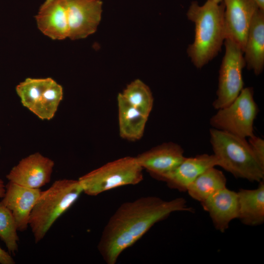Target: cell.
<instances>
[{"label":"cell","instance_id":"obj_9","mask_svg":"<svg viewBox=\"0 0 264 264\" xmlns=\"http://www.w3.org/2000/svg\"><path fill=\"white\" fill-rule=\"evenodd\" d=\"M68 24V38L84 39L94 33L101 21V0H65Z\"/></svg>","mask_w":264,"mask_h":264},{"label":"cell","instance_id":"obj_7","mask_svg":"<svg viewBox=\"0 0 264 264\" xmlns=\"http://www.w3.org/2000/svg\"><path fill=\"white\" fill-rule=\"evenodd\" d=\"M225 54L220 66L217 98L212 105L215 109L225 107L230 104L243 88L242 70L245 66L243 53L232 41L224 42Z\"/></svg>","mask_w":264,"mask_h":264},{"label":"cell","instance_id":"obj_22","mask_svg":"<svg viewBox=\"0 0 264 264\" xmlns=\"http://www.w3.org/2000/svg\"><path fill=\"white\" fill-rule=\"evenodd\" d=\"M63 95L62 86L53 80L43 92L32 112L43 120L52 119L62 100Z\"/></svg>","mask_w":264,"mask_h":264},{"label":"cell","instance_id":"obj_3","mask_svg":"<svg viewBox=\"0 0 264 264\" xmlns=\"http://www.w3.org/2000/svg\"><path fill=\"white\" fill-rule=\"evenodd\" d=\"M210 143L218 166L234 176L251 182L264 180V166L258 161L246 138L210 130Z\"/></svg>","mask_w":264,"mask_h":264},{"label":"cell","instance_id":"obj_14","mask_svg":"<svg viewBox=\"0 0 264 264\" xmlns=\"http://www.w3.org/2000/svg\"><path fill=\"white\" fill-rule=\"evenodd\" d=\"M201 204L208 213L215 228L221 232L226 230L230 222L238 218L237 192L226 187L210 196Z\"/></svg>","mask_w":264,"mask_h":264},{"label":"cell","instance_id":"obj_2","mask_svg":"<svg viewBox=\"0 0 264 264\" xmlns=\"http://www.w3.org/2000/svg\"><path fill=\"white\" fill-rule=\"evenodd\" d=\"M224 4L207 0L200 5L193 1L187 11V19L194 23L195 38L187 49L194 66L201 69L221 51L225 40Z\"/></svg>","mask_w":264,"mask_h":264},{"label":"cell","instance_id":"obj_16","mask_svg":"<svg viewBox=\"0 0 264 264\" xmlns=\"http://www.w3.org/2000/svg\"><path fill=\"white\" fill-rule=\"evenodd\" d=\"M247 68L256 75L264 69V10L259 9L251 23L243 50Z\"/></svg>","mask_w":264,"mask_h":264},{"label":"cell","instance_id":"obj_25","mask_svg":"<svg viewBox=\"0 0 264 264\" xmlns=\"http://www.w3.org/2000/svg\"><path fill=\"white\" fill-rule=\"evenodd\" d=\"M15 261L11 254L0 246V264H15Z\"/></svg>","mask_w":264,"mask_h":264},{"label":"cell","instance_id":"obj_8","mask_svg":"<svg viewBox=\"0 0 264 264\" xmlns=\"http://www.w3.org/2000/svg\"><path fill=\"white\" fill-rule=\"evenodd\" d=\"M225 40L237 44L243 53L253 18L260 9L254 0H223Z\"/></svg>","mask_w":264,"mask_h":264},{"label":"cell","instance_id":"obj_20","mask_svg":"<svg viewBox=\"0 0 264 264\" xmlns=\"http://www.w3.org/2000/svg\"><path fill=\"white\" fill-rule=\"evenodd\" d=\"M119 94L131 106L149 117L154 105V98L149 87L140 79L129 84Z\"/></svg>","mask_w":264,"mask_h":264},{"label":"cell","instance_id":"obj_17","mask_svg":"<svg viewBox=\"0 0 264 264\" xmlns=\"http://www.w3.org/2000/svg\"><path fill=\"white\" fill-rule=\"evenodd\" d=\"M254 189H241L237 192L238 218L244 224L255 226L264 222V182Z\"/></svg>","mask_w":264,"mask_h":264},{"label":"cell","instance_id":"obj_6","mask_svg":"<svg viewBox=\"0 0 264 264\" xmlns=\"http://www.w3.org/2000/svg\"><path fill=\"white\" fill-rule=\"evenodd\" d=\"M218 110L210 120L212 128L244 138L254 135L253 124L259 108L253 88H243L230 104Z\"/></svg>","mask_w":264,"mask_h":264},{"label":"cell","instance_id":"obj_27","mask_svg":"<svg viewBox=\"0 0 264 264\" xmlns=\"http://www.w3.org/2000/svg\"><path fill=\"white\" fill-rule=\"evenodd\" d=\"M257 4L259 8L262 10H264V0H254Z\"/></svg>","mask_w":264,"mask_h":264},{"label":"cell","instance_id":"obj_26","mask_svg":"<svg viewBox=\"0 0 264 264\" xmlns=\"http://www.w3.org/2000/svg\"><path fill=\"white\" fill-rule=\"evenodd\" d=\"M6 191L5 185L3 181L0 179V198H3Z\"/></svg>","mask_w":264,"mask_h":264},{"label":"cell","instance_id":"obj_28","mask_svg":"<svg viewBox=\"0 0 264 264\" xmlns=\"http://www.w3.org/2000/svg\"><path fill=\"white\" fill-rule=\"evenodd\" d=\"M211 0L214 1L217 3H220L223 1V0Z\"/></svg>","mask_w":264,"mask_h":264},{"label":"cell","instance_id":"obj_5","mask_svg":"<svg viewBox=\"0 0 264 264\" xmlns=\"http://www.w3.org/2000/svg\"><path fill=\"white\" fill-rule=\"evenodd\" d=\"M143 170L135 157L127 156L107 163L78 180L85 194L96 196L120 186L140 183L143 179Z\"/></svg>","mask_w":264,"mask_h":264},{"label":"cell","instance_id":"obj_21","mask_svg":"<svg viewBox=\"0 0 264 264\" xmlns=\"http://www.w3.org/2000/svg\"><path fill=\"white\" fill-rule=\"evenodd\" d=\"M53 79L27 78L16 87V92L23 106L33 111L41 97Z\"/></svg>","mask_w":264,"mask_h":264},{"label":"cell","instance_id":"obj_13","mask_svg":"<svg viewBox=\"0 0 264 264\" xmlns=\"http://www.w3.org/2000/svg\"><path fill=\"white\" fill-rule=\"evenodd\" d=\"M2 203L11 212L18 231H25L29 227L30 213L39 198L41 190L20 186L9 181Z\"/></svg>","mask_w":264,"mask_h":264},{"label":"cell","instance_id":"obj_11","mask_svg":"<svg viewBox=\"0 0 264 264\" xmlns=\"http://www.w3.org/2000/svg\"><path fill=\"white\" fill-rule=\"evenodd\" d=\"M218 166V160L213 154H204L185 157L175 169L156 178L167 186L180 192H186L189 186L207 169Z\"/></svg>","mask_w":264,"mask_h":264},{"label":"cell","instance_id":"obj_18","mask_svg":"<svg viewBox=\"0 0 264 264\" xmlns=\"http://www.w3.org/2000/svg\"><path fill=\"white\" fill-rule=\"evenodd\" d=\"M119 132L121 137L136 141L143 136L148 117L117 96Z\"/></svg>","mask_w":264,"mask_h":264},{"label":"cell","instance_id":"obj_12","mask_svg":"<svg viewBox=\"0 0 264 264\" xmlns=\"http://www.w3.org/2000/svg\"><path fill=\"white\" fill-rule=\"evenodd\" d=\"M185 157L183 148L172 142L158 145L135 156L140 166L155 179L175 169Z\"/></svg>","mask_w":264,"mask_h":264},{"label":"cell","instance_id":"obj_23","mask_svg":"<svg viewBox=\"0 0 264 264\" xmlns=\"http://www.w3.org/2000/svg\"><path fill=\"white\" fill-rule=\"evenodd\" d=\"M17 231L11 211L0 201V239L5 244L8 252L14 255L19 248Z\"/></svg>","mask_w":264,"mask_h":264},{"label":"cell","instance_id":"obj_1","mask_svg":"<svg viewBox=\"0 0 264 264\" xmlns=\"http://www.w3.org/2000/svg\"><path fill=\"white\" fill-rule=\"evenodd\" d=\"M194 212L183 198L164 200L155 196L122 203L105 225L98 250L108 264H114L120 254L139 240L156 223L176 212Z\"/></svg>","mask_w":264,"mask_h":264},{"label":"cell","instance_id":"obj_24","mask_svg":"<svg viewBox=\"0 0 264 264\" xmlns=\"http://www.w3.org/2000/svg\"><path fill=\"white\" fill-rule=\"evenodd\" d=\"M247 141L256 158L264 166V140L253 135L248 137Z\"/></svg>","mask_w":264,"mask_h":264},{"label":"cell","instance_id":"obj_19","mask_svg":"<svg viewBox=\"0 0 264 264\" xmlns=\"http://www.w3.org/2000/svg\"><path fill=\"white\" fill-rule=\"evenodd\" d=\"M226 178L220 170L211 167L199 175L188 187L189 196L200 203L218 191L226 187Z\"/></svg>","mask_w":264,"mask_h":264},{"label":"cell","instance_id":"obj_4","mask_svg":"<svg viewBox=\"0 0 264 264\" xmlns=\"http://www.w3.org/2000/svg\"><path fill=\"white\" fill-rule=\"evenodd\" d=\"M83 192L79 180H56L41 194L29 218L36 243L42 241L55 221L67 210Z\"/></svg>","mask_w":264,"mask_h":264},{"label":"cell","instance_id":"obj_29","mask_svg":"<svg viewBox=\"0 0 264 264\" xmlns=\"http://www.w3.org/2000/svg\"></svg>","mask_w":264,"mask_h":264},{"label":"cell","instance_id":"obj_10","mask_svg":"<svg viewBox=\"0 0 264 264\" xmlns=\"http://www.w3.org/2000/svg\"><path fill=\"white\" fill-rule=\"evenodd\" d=\"M54 166L52 160L36 153L21 160L6 177L22 186L40 189L50 182Z\"/></svg>","mask_w":264,"mask_h":264},{"label":"cell","instance_id":"obj_15","mask_svg":"<svg viewBox=\"0 0 264 264\" xmlns=\"http://www.w3.org/2000/svg\"><path fill=\"white\" fill-rule=\"evenodd\" d=\"M37 26L45 35L53 40L68 37V24L65 0H46L36 16Z\"/></svg>","mask_w":264,"mask_h":264}]
</instances>
